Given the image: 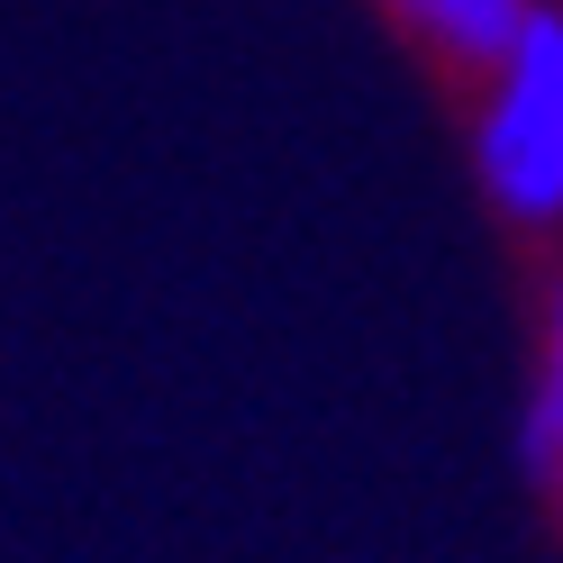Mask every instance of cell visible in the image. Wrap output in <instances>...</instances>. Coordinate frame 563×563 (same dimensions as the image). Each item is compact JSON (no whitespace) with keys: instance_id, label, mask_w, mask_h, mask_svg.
Wrapping results in <instances>:
<instances>
[{"instance_id":"1","label":"cell","mask_w":563,"mask_h":563,"mask_svg":"<svg viewBox=\"0 0 563 563\" xmlns=\"http://www.w3.org/2000/svg\"><path fill=\"white\" fill-rule=\"evenodd\" d=\"M464 173L509 236L563 245V0L464 82Z\"/></svg>"},{"instance_id":"2","label":"cell","mask_w":563,"mask_h":563,"mask_svg":"<svg viewBox=\"0 0 563 563\" xmlns=\"http://www.w3.org/2000/svg\"><path fill=\"white\" fill-rule=\"evenodd\" d=\"M373 10H382V27H391L400 46L428 55L437 74L473 82L482 64H500L527 37V19H537L545 0H373Z\"/></svg>"},{"instance_id":"3","label":"cell","mask_w":563,"mask_h":563,"mask_svg":"<svg viewBox=\"0 0 563 563\" xmlns=\"http://www.w3.org/2000/svg\"><path fill=\"white\" fill-rule=\"evenodd\" d=\"M518 464L545 490V509L563 518V255L537 291L527 319V400H518Z\"/></svg>"}]
</instances>
